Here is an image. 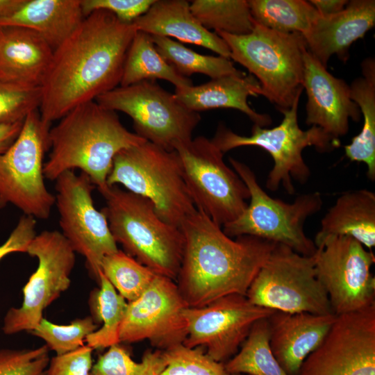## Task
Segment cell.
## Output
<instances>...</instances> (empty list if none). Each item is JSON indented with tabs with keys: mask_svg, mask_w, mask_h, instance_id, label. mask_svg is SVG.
<instances>
[{
	"mask_svg": "<svg viewBox=\"0 0 375 375\" xmlns=\"http://www.w3.org/2000/svg\"><path fill=\"white\" fill-rule=\"evenodd\" d=\"M98 329L91 316L79 318L66 325L56 324L42 318L29 333L45 342L49 350L62 355L83 346L86 337Z\"/></svg>",
	"mask_w": 375,
	"mask_h": 375,
	"instance_id": "d590c367",
	"label": "cell"
},
{
	"mask_svg": "<svg viewBox=\"0 0 375 375\" xmlns=\"http://www.w3.org/2000/svg\"><path fill=\"white\" fill-rule=\"evenodd\" d=\"M187 307L174 281L157 274L140 297L128 302L119 328L120 343L147 340L162 351L183 343L188 335L183 316Z\"/></svg>",
	"mask_w": 375,
	"mask_h": 375,
	"instance_id": "ac0fdd59",
	"label": "cell"
},
{
	"mask_svg": "<svg viewBox=\"0 0 375 375\" xmlns=\"http://www.w3.org/2000/svg\"><path fill=\"white\" fill-rule=\"evenodd\" d=\"M183 176L198 210L222 226L237 219L247 208L249 190L224 161V153L204 136L174 146Z\"/></svg>",
	"mask_w": 375,
	"mask_h": 375,
	"instance_id": "9c48e42d",
	"label": "cell"
},
{
	"mask_svg": "<svg viewBox=\"0 0 375 375\" xmlns=\"http://www.w3.org/2000/svg\"><path fill=\"white\" fill-rule=\"evenodd\" d=\"M46 178L56 180L65 172L79 169L102 192L116 155L147 140L128 131L116 112L96 101L78 105L49 129Z\"/></svg>",
	"mask_w": 375,
	"mask_h": 375,
	"instance_id": "3957f363",
	"label": "cell"
},
{
	"mask_svg": "<svg viewBox=\"0 0 375 375\" xmlns=\"http://www.w3.org/2000/svg\"><path fill=\"white\" fill-rule=\"evenodd\" d=\"M253 304L284 312L333 314L318 280L313 256L276 244L246 294Z\"/></svg>",
	"mask_w": 375,
	"mask_h": 375,
	"instance_id": "30bf717a",
	"label": "cell"
},
{
	"mask_svg": "<svg viewBox=\"0 0 375 375\" xmlns=\"http://www.w3.org/2000/svg\"><path fill=\"white\" fill-rule=\"evenodd\" d=\"M107 184L121 185L126 190L149 199L163 221L178 228L196 210L176 151L166 150L148 141L116 155Z\"/></svg>",
	"mask_w": 375,
	"mask_h": 375,
	"instance_id": "8992f818",
	"label": "cell"
},
{
	"mask_svg": "<svg viewBox=\"0 0 375 375\" xmlns=\"http://www.w3.org/2000/svg\"><path fill=\"white\" fill-rule=\"evenodd\" d=\"M81 0H26L15 12L0 17V26H18L38 33L54 50L80 25Z\"/></svg>",
	"mask_w": 375,
	"mask_h": 375,
	"instance_id": "d4e9b609",
	"label": "cell"
},
{
	"mask_svg": "<svg viewBox=\"0 0 375 375\" xmlns=\"http://www.w3.org/2000/svg\"><path fill=\"white\" fill-rule=\"evenodd\" d=\"M215 33L228 45L230 59L244 67L258 81L262 96L280 112L292 107L303 90L307 47L302 34L278 32L255 22L246 35Z\"/></svg>",
	"mask_w": 375,
	"mask_h": 375,
	"instance_id": "5b68a950",
	"label": "cell"
},
{
	"mask_svg": "<svg viewBox=\"0 0 375 375\" xmlns=\"http://www.w3.org/2000/svg\"><path fill=\"white\" fill-rule=\"evenodd\" d=\"M26 253L37 258L38 265L23 288L22 306L10 308L3 318L6 335L35 328L43 318L44 310L71 284L75 251L61 232L44 231L36 235Z\"/></svg>",
	"mask_w": 375,
	"mask_h": 375,
	"instance_id": "4fadbf2b",
	"label": "cell"
},
{
	"mask_svg": "<svg viewBox=\"0 0 375 375\" xmlns=\"http://www.w3.org/2000/svg\"><path fill=\"white\" fill-rule=\"evenodd\" d=\"M229 375H242V374H229Z\"/></svg>",
	"mask_w": 375,
	"mask_h": 375,
	"instance_id": "bcb514c9",
	"label": "cell"
},
{
	"mask_svg": "<svg viewBox=\"0 0 375 375\" xmlns=\"http://www.w3.org/2000/svg\"><path fill=\"white\" fill-rule=\"evenodd\" d=\"M177 99L188 110L199 112L218 108H231L244 113L253 124L261 127L272 124L271 117L253 110L248 103L249 96L261 95L260 86L251 74L228 75L199 85L176 88Z\"/></svg>",
	"mask_w": 375,
	"mask_h": 375,
	"instance_id": "cb8c5ba5",
	"label": "cell"
},
{
	"mask_svg": "<svg viewBox=\"0 0 375 375\" xmlns=\"http://www.w3.org/2000/svg\"><path fill=\"white\" fill-rule=\"evenodd\" d=\"M100 269L127 302L140 297L157 275L119 249L103 258Z\"/></svg>",
	"mask_w": 375,
	"mask_h": 375,
	"instance_id": "836d02e7",
	"label": "cell"
},
{
	"mask_svg": "<svg viewBox=\"0 0 375 375\" xmlns=\"http://www.w3.org/2000/svg\"><path fill=\"white\" fill-rule=\"evenodd\" d=\"M275 311L240 294L224 296L202 307H187L183 316L188 335L183 344L202 347L212 359L226 362L238 353L253 324Z\"/></svg>",
	"mask_w": 375,
	"mask_h": 375,
	"instance_id": "2e32d148",
	"label": "cell"
},
{
	"mask_svg": "<svg viewBox=\"0 0 375 375\" xmlns=\"http://www.w3.org/2000/svg\"><path fill=\"white\" fill-rule=\"evenodd\" d=\"M55 181L61 233L75 253L85 257L99 283L103 258L119 249L106 216L94 206L92 192L95 186L85 174H76L74 170L65 172Z\"/></svg>",
	"mask_w": 375,
	"mask_h": 375,
	"instance_id": "9a60e30c",
	"label": "cell"
},
{
	"mask_svg": "<svg viewBox=\"0 0 375 375\" xmlns=\"http://www.w3.org/2000/svg\"><path fill=\"white\" fill-rule=\"evenodd\" d=\"M53 49L36 32L18 26H0V76L31 87H41Z\"/></svg>",
	"mask_w": 375,
	"mask_h": 375,
	"instance_id": "603a6c76",
	"label": "cell"
},
{
	"mask_svg": "<svg viewBox=\"0 0 375 375\" xmlns=\"http://www.w3.org/2000/svg\"><path fill=\"white\" fill-rule=\"evenodd\" d=\"M40 101L41 87L24 85L0 76V124L23 122L39 109Z\"/></svg>",
	"mask_w": 375,
	"mask_h": 375,
	"instance_id": "74e56055",
	"label": "cell"
},
{
	"mask_svg": "<svg viewBox=\"0 0 375 375\" xmlns=\"http://www.w3.org/2000/svg\"><path fill=\"white\" fill-rule=\"evenodd\" d=\"M101 194L106 201L101 211L123 251L157 274L176 281L185 243L181 229L163 221L146 197L118 185L108 186Z\"/></svg>",
	"mask_w": 375,
	"mask_h": 375,
	"instance_id": "277c9868",
	"label": "cell"
},
{
	"mask_svg": "<svg viewBox=\"0 0 375 375\" xmlns=\"http://www.w3.org/2000/svg\"><path fill=\"white\" fill-rule=\"evenodd\" d=\"M155 0H81L85 17L94 11L103 10L113 14L120 22L133 24L144 15Z\"/></svg>",
	"mask_w": 375,
	"mask_h": 375,
	"instance_id": "ab89813d",
	"label": "cell"
},
{
	"mask_svg": "<svg viewBox=\"0 0 375 375\" xmlns=\"http://www.w3.org/2000/svg\"><path fill=\"white\" fill-rule=\"evenodd\" d=\"M95 101L106 109L128 115L137 135L168 151L190 140L201 119L199 112L186 108L174 93L152 81L119 85Z\"/></svg>",
	"mask_w": 375,
	"mask_h": 375,
	"instance_id": "8fae6325",
	"label": "cell"
},
{
	"mask_svg": "<svg viewBox=\"0 0 375 375\" xmlns=\"http://www.w3.org/2000/svg\"><path fill=\"white\" fill-rule=\"evenodd\" d=\"M93 349L83 345L71 352L50 359L46 375H89Z\"/></svg>",
	"mask_w": 375,
	"mask_h": 375,
	"instance_id": "60d3db41",
	"label": "cell"
},
{
	"mask_svg": "<svg viewBox=\"0 0 375 375\" xmlns=\"http://www.w3.org/2000/svg\"><path fill=\"white\" fill-rule=\"evenodd\" d=\"M233 169L247 185L250 203L235 220L223 226L228 237L251 235L284 244L297 253L312 256L317 247L306 235V219L320 210L323 200L319 192L298 196L291 203L269 197L259 185L253 172L244 163L229 158Z\"/></svg>",
	"mask_w": 375,
	"mask_h": 375,
	"instance_id": "ba28073f",
	"label": "cell"
},
{
	"mask_svg": "<svg viewBox=\"0 0 375 375\" xmlns=\"http://www.w3.org/2000/svg\"><path fill=\"white\" fill-rule=\"evenodd\" d=\"M375 25L374 0H350L342 11L319 16L303 35L308 51L326 68L332 56L346 62L352 44Z\"/></svg>",
	"mask_w": 375,
	"mask_h": 375,
	"instance_id": "ffe728a7",
	"label": "cell"
},
{
	"mask_svg": "<svg viewBox=\"0 0 375 375\" xmlns=\"http://www.w3.org/2000/svg\"><path fill=\"white\" fill-rule=\"evenodd\" d=\"M309 2L316 8L321 16L336 14L344 9L348 0H310Z\"/></svg>",
	"mask_w": 375,
	"mask_h": 375,
	"instance_id": "ee69618b",
	"label": "cell"
},
{
	"mask_svg": "<svg viewBox=\"0 0 375 375\" xmlns=\"http://www.w3.org/2000/svg\"><path fill=\"white\" fill-rule=\"evenodd\" d=\"M190 6L208 31L242 35L249 33L254 26L248 0H194Z\"/></svg>",
	"mask_w": 375,
	"mask_h": 375,
	"instance_id": "d6a6232c",
	"label": "cell"
},
{
	"mask_svg": "<svg viewBox=\"0 0 375 375\" xmlns=\"http://www.w3.org/2000/svg\"><path fill=\"white\" fill-rule=\"evenodd\" d=\"M156 79L169 82L175 89L193 85L190 78L181 75L162 57L151 35L137 31L126 53L119 85Z\"/></svg>",
	"mask_w": 375,
	"mask_h": 375,
	"instance_id": "83f0119b",
	"label": "cell"
},
{
	"mask_svg": "<svg viewBox=\"0 0 375 375\" xmlns=\"http://www.w3.org/2000/svg\"><path fill=\"white\" fill-rule=\"evenodd\" d=\"M313 255L318 280L324 288L334 315L357 311L375 303V262L372 250L354 238L328 236Z\"/></svg>",
	"mask_w": 375,
	"mask_h": 375,
	"instance_id": "5bb4252c",
	"label": "cell"
},
{
	"mask_svg": "<svg viewBox=\"0 0 375 375\" xmlns=\"http://www.w3.org/2000/svg\"><path fill=\"white\" fill-rule=\"evenodd\" d=\"M23 122L0 124V154L5 152L15 142L21 131Z\"/></svg>",
	"mask_w": 375,
	"mask_h": 375,
	"instance_id": "7bdbcfd3",
	"label": "cell"
},
{
	"mask_svg": "<svg viewBox=\"0 0 375 375\" xmlns=\"http://www.w3.org/2000/svg\"><path fill=\"white\" fill-rule=\"evenodd\" d=\"M303 88L308 100L306 124L319 127L335 140L349 131V119L359 122L360 110L351 99L349 85L333 76L308 51L303 54Z\"/></svg>",
	"mask_w": 375,
	"mask_h": 375,
	"instance_id": "d6986e66",
	"label": "cell"
},
{
	"mask_svg": "<svg viewBox=\"0 0 375 375\" xmlns=\"http://www.w3.org/2000/svg\"><path fill=\"white\" fill-rule=\"evenodd\" d=\"M362 76L349 85L351 99L358 106L363 117V126L358 135L344 147L345 156L351 160L364 162L367 176L375 180V60L367 58L361 63Z\"/></svg>",
	"mask_w": 375,
	"mask_h": 375,
	"instance_id": "4316f807",
	"label": "cell"
},
{
	"mask_svg": "<svg viewBox=\"0 0 375 375\" xmlns=\"http://www.w3.org/2000/svg\"><path fill=\"white\" fill-rule=\"evenodd\" d=\"M38 110L24 119L12 145L0 154V208L10 203L24 215L46 219L55 204V195L46 187L44 156L49 148V131Z\"/></svg>",
	"mask_w": 375,
	"mask_h": 375,
	"instance_id": "7c38bea8",
	"label": "cell"
},
{
	"mask_svg": "<svg viewBox=\"0 0 375 375\" xmlns=\"http://www.w3.org/2000/svg\"><path fill=\"white\" fill-rule=\"evenodd\" d=\"M26 0H0V17L11 15L20 8Z\"/></svg>",
	"mask_w": 375,
	"mask_h": 375,
	"instance_id": "f6af8a7d",
	"label": "cell"
},
{
	"mask_svg": "<svg viewBox=\"0 0 375 375\" xmlns=\"http://www.w3.org/2000/svg\"><path fill=\"white\" fill-rule=\"evenodd\" d=\"M35 219L23 215L8 239L0 245V260L14 252L26 253L31 240L36 235Z\"/></svg>",
	"mask_w": 375,
	"mask_h": 375,
	"instance_id": "b9f144b4",
	"label": "cell"
},
{
	"mask_svg": "<svg viewBox=\"0 0 375 375\" xmlns=\"http://www.w3.org/2000/svg\"><path fill=\"white\" fill-rule=\"evenodd\" d=\"M138 31L150 35L174 38L196 44L230 58V49L216 33L207 30L192 14L185 0H155L133 23Z\"/></svg>",
	"mask_w": 375,
	"mask_h": 375,
	"instance_id": "7402d4cb",
	"label": "cell"
},
{
	"mask_svg": "<svg viewBox=\"0 0 375 375\" xmlns=\"http://www.w3.org/2000/svg\"><path fill=\"white\" fill-rule=\"evenodd\" d=\"M166 365L162 350H147L137 362L126 349L117 344L99 357L89 375H160Z\"/></svg>",
	"mask_w": 375,
	"mask_h": 375,
	"instance_id": "e575fe53",
	"label": "cell"
},
{
	"mask_svg": "<svg viewBox=\"0 0 375 375\" xmlns=\"http://www.w3.org/2000/svg\"><path fill=\"white\" fill-rule=\"evenodd\" d=\"M238 353L224 362L228 374L288 375L269 347L268 317L256 321Z\"/></svg>",
	"mask_w": 375,
	"mask_h": 375,
	"instance_id": "4dcf8cb0",
	"label": "cell"
},
{
	"mask_svg": "<svg viewBox=\"0 0 375 375\" xmlns=\"http://www.w3.org/2000/svg\"><path fill=\"white\" fill-rule=\"evenodd\" d=\"M137 31L133 24L123 23L106 10H96L53 50L41 85L39 112L46 126L119 85Z\"/></svg>",
	"mask_w": 375,
	"mask_h": 375,
	"instance_id": "6da1fadb",
	"label": "cell"
},
{
	"mask_svg": "<svg viewBox=\"0 0 375 375\" xmlns=\"http://www.w3.org/2000/svg\"><path fill=\"white\" fill-rule=\"evenodd\" d=\"M151 37L158 52L185 77L199 73L212 79L244 73L236 69L230 58L199 53L171 38Z\"/></svg>",
	"mask_w": 375,
	"mask_h": 375,
	"instance_id": "1f68e13d",
	"label": "cell"
},
{
	"mask_svg": "<svg viewBox=\"0 0 375 375\" xmlns=\"http://www.w3.org/2000/svg\"><path fill=\"white\" fill-rule=\"evenodd\" d=\"M299 96L290 109L281 112L283 118L281 124L272 128L253 124L249 136L238 135L223 124H219L214 137V144L224 153L244 146H256L267 151L274 160L266 187L276 191L282 185L287 192L293 194L295 189L292 178L299 183H306L311 172L302 156L303 150L314 147L318 151L328 152L340 146V140H335L317 126L302 130L298 124Z\"/></svg>",
	"mask_w": 375,
	"mask_h": 375,
	"instance_id": "52a82bcc",
	"label": "cell"
},
{
	"mask_svg": "<svg viewBox=\"0 0 375 375\" xmlns=\"http://www.w3.org/2000/svg\"><path fill=\"white\" fill-rule=\"evenodd\" d=\"M332 235L349 236L369 250L375 246V194L366 189L341 194L321 221L316 247Z\"/></svg>",
	"mask_w": 375,
	"mask_h": 375,
	"instance_id": "484cf974",
	"label": "cell"
},
{
	"mask_svg": "<svg viewBox=\"0 0 375 375\" xmlns=\"http://www.w3.org/2000/svg\"><path fill=\"white\" fill-rule=\"evenodd\" d=\"M99 289L90 295L92 317L94 322L102 324L101 328L88 335L86 345L94 349H103L120 344L119 328L124 319L128 302L120 295L110 281L99 272Z\"/></svg>",
	"mask_w": 375,
	"mask_h": 375,
	"instance_id": "f1b7e54d",
	"label": "cell"
},
{
	"mask_svg": "<svg viewBox=\"0 0 375 375\" xmlns=\"http://www.w3.org/2000/svg\"><path fill=\"white\" fill-rule=\"evenodd\" d=\"M254 22L269 29L305 34L319 16L305 0H248Z\"/></svg>",
	"mask_w": 375,
	"mask_h": 375,
	"instance_id": "f546056e",
	"label": "cell"
},
{
	"mask_svg": "<svg viewBox=\"0 0 375 375\" xmlns=\"http://www.w3.org/2000/svg\"><path fill=\"white\" fill-rule=\"evenodd\" d=\"M336 315L275 311L268 317L269 347L288 375H298L306 357L321 344Z\"/></svg>",
	"mask_w": 375,
	"mask_h": 375,
	"instance_id": "44dd1931",
	"label": "cell"
},
{
	"mask_svg": "<svg viewBox=\"0 0 375 375\" xmlns=\"http://www.w3.org/2000/svg\"><path fill=\"white\" fill-rule=\"evenodd\" d=\"M167 365L160 375H229L224 362L208 356L204 348L183 343L163 351Z\"/></svg>",
	"mask_w": 375,
	"mask_h": 375,
	"instance_id": "8d00e7d4",
	"label": "cell"
},
{
	"mask_svg": "<svg viewBox=\"0 0 375 375\" xmlns=\"http://www.w3.org/2000/svg\"><path fill=\"white\" fill-rule=\"evenodd\" d=\"M184 249L176 278L188 307L231 294L245 295L276 243L251 235L235 240L196 209L183 222Z\"/></svg>",
	"mask_w": 375,
	"mask_h": 375,
	"instance_id": "7a4b0ae2",
	"label": "cell"
},
{
	"mask_svg": "<svg viewBox=\"0 0 375 375\" xmlns=\"http://www.w3.org/2000/svg\"><path fill=\"white\" fill-rule=\"evenodd\" d=\"M298 375H375V303L336 315Z\"/></svg>",
	"mask_w": 375,
	"mask_h": 375,
	"instance_id": "e0dca14e",
	"label": "cell"
},
{
	"mask_svg": "<svg viewBox=\"0 0 375 375\" xmlns=\"http://www.w3.org/2000/svg\"><path fill=\"white\" fill-rule=\"evenodd\" d=\"M49 351L46 344L35 349H1L0 375H46Z\"/></svg>",
	"mask_w": 375,
	"mask_h": 375,
	"instance_id": "f35d334b",
	"label": "cell"
}]
</instances>
